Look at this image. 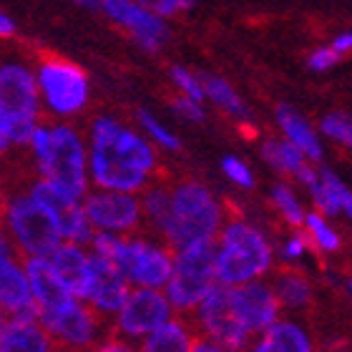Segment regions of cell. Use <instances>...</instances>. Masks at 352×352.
<instances>
[{"label": "cell", "instance_id": "1", "mask_svg": "<svg viewBox=\"0 0 352 352\" xmlns=\"http://www.w3.org/2000/svg\"><path fill=\"white\" fill-rule=\"evenodd\" d=\"M88 174L98 189L141 194L156 179L159 154L156 146L126 121L111 113H98L86 133Z\"/></svg>", "mask_w": 352, "mask_h": 352}, {"label": "cell", "instance_id": "2", "mask_svg": "<svg viewBox=\"0 0 352 352\" xmlns=\"http://www.w3.org/2000/svg\"><path fill=\"white\" fill-rule=\"evenodd\" d=\"M41 179H48L68 194L83 199L91 186L88 174V141L68 121L38 124L28 146Z\"/></svg>", "mask_w": 352, "mask_h": 352}, {"label": "cell", "instance_id": "3", "mask_svg": "<svg viewBox=\"0 0 352 352\" xmlns=\"http://www.w3.org/2000/svg\"><path fill=\"white\" fill-rule=\"evenodd\" d=\"M224 221V209L212 189L201 182L184 179L171 184V214L162 239L174 252L199 242H212L219 236Z\"/></svg>", "mask_w": 352, "mask_h": 352}, {"label": "cell", "instance_id": "4", "mask_svg": "<svg viewBox=\"0 0 352 352\" xmlns=\"http://www.w3.org/2000/svg\"><path fill=\"white\" fill-rule=\"evenodd\" d=\"M274 267V247L262 229L247 219L224 221L217 236V277L221 285L239 287L267 277Z\"/></svg>", "mask_w": 352, "mask_h": 352}, {"label": "cell", "instance_id": "5", "mask_svg": "<svg viewBox=\"0 0 352 352\" xmlns=\"http://www.w3.org/2000/svg\"><path fill=\"white\" fill-rule=\"evenodd\" d=\"M0 101L13 116V146L25 148L41 124L43 103L38 94L36 60L13 48L0 51Z\"/></svg>", "mask_w": 352, "mask_h": 352}, {"label": "cell", "instance_id": "6", "mask_svg": "<svg viewBox=\"0 0 352 352\" xmlns=\"http://www.w3.org/2000/svg\"><path fill=\"white\" fill-rule=\"evenodd\" d=\"M38 94L43 111L56 121H68L83 113L91 101V81L86 71L74 60L45 53L36 58Z\"/></svg>", "mask_w": 352, "mask_h": 352}, {"label": "cell", "instance_id": "7", "mask_svg": "<svg viewBox=\"0 0 352 352\" xmlns=\"http://www.w3.org/2000/svg\"><path fill=\"white\" fill-rule=\"evenodd\" d=\"M219 285L217 277V239L199 242L174 252V272L166 282V297L174 309L191 312Z\"/></svg>", "mask_w": 352, "mask_h": 352}, {"label": "cell", "instance_id": "8", "mask_svg": "<svg viewBox=\"0 0 352 352\" xmlns=\"http://www.w3.org/2000/svg\"><path fill=\"white\" fill-rule=\"evenodd\" d=\"M3 221L18 250L28 257H51L53 250L63 242L58 224L28 191H18L6 199Z\"/></svg>", "mask_w": 352, "mask_h": 352}, {"label": "cell", "instance_id": "9", "mask_svg": "<svg viewBox=\"0 0 352 352\" xmlns=\"http://www.w3.org/2000/svg\"><path fill=\"white\" fill-rule=\"evenodd\" d=\"M194 322L204 338L214 340L217 345L227 347L232 352H247L257 338L250 330V324L239 309L234 287L221 285V282L197 305Z\"/></svg>", "mask_w": 352, "mask_h": 352}, {"label": "cell", "instance_id": "10", "mask_svg": "<svg viewBox=\"0 0 352 352\" xmlns=\"http://www.w3.org/2000/svg\"><path fill=\"white\" fill-rule=\"evenodd\" d=\"M109 259L118 264L126 279L136 287L162 289L174 272V250L169 244H154L144 236H118Z\"/></svg>", "mask_w": 352, "mask_h": 352}, {"label": "cell", "instance_id": "11", "mask_svg": "<svg viewBox=\"0 0 352 352\" xmlns=\"http://www.w3.org/2000/svg\"><path fill=\"white\" fill-rule=\"evenodd\" d=\"M88 221L96 232H113V234H133L144 224L141 197L133 191L98 189L86 191L83 197Z\"/></svg>", "mask_w": 352, "mask_h": 352}, {"label": "cell", "instance_id": "12", "mask_svg": "<svg viewBox=\"0 0 352 352\" xmlns=\"http://www.w3.org/2000/svg\"><path fill=\"white\" fill-rule=\"evenodd\" d=\"M28 194L43 206L45 212L51 214L53 221H56L60 229V236H63L66 242L91 244L96 229L86 217L83 199L68 194L66 189H60V186H56V184L48 182V179H41V176L28 186Z\"/></svg>", "mask_w": 352, "mask_h": 352}, {"label": "cell", "instance_id": "13", "mask_svg": "<svg viewBox=\"0 0 352 352\" xmlns=\"http://www.w3.org/2000/svg\"><path fill=\"white\" fill-rule=\"evenodd\" d=\"M101 10L124 28L139 48L159 53L169 41V25L144 0H101Z\"/></svg>", "mask_w": 352, "mask_h": 352}, {"label": "cell", "instance_id": "14", "mask_svg": "<svg viewBox=\"0 0 352 352\" xmlns=\"http://www.w3.org/2000/svg\"><path fill=\"white\" fill-rule=\"evenodd\" d=\"M171 300L156 287H136L116 312V330L126 338H146L171 320Z\"/></svg>", "mask_w": 352, "mask_h": 352}, {"label": "cell", "instance_id": "15", "mask_svg": "<svg viewBox=\"0 0 352 352\" xmlns=\"http://www.w3.org/2000/svg\"><path fill=\"white\" fill-rule=\"evenodd\" d=\"M38 322L43 324L51 340L71 350H86L98 340V309L83 305V300H68L63 307H58L51 315L38 317Z\"/></svg>", "mask_w": 352, "mask_h": 352}, {"label": "cell", "instance_id": "16", "mask_svg": "<svg viewBox=\"0 0 352 352\" xmlns=\"http://www.w3.org/2000/svg\"><path fill=\"white\" fill-rule=\"evenodd\" d=\"M129 294H131V282L118 270V264L91 252V292L86 300L91 302V307L103 315H116L129 300Z\"/></svg>", "mask_w": 352, "mask_h": 352}, {"label": "cell", "instance_id": "17", "mask_svg": "<svg viewBox=\"0 0 352 352\" xmlns=\"http://www.w3.org/2000/svg\"><path fill=\"white\" fill-rule=\"evenodd\" d=\"M236 302H239V309H242L244 320L250 324V330L254 335L264 332L270 324H274L279 320V312H282V305L277 300V292L272 282H264V279H252L247 285L234 287Z\"/></svg>", "mask_w": 352, "mask_h": 352}, {"label": "cell", "instance_id": "18", "mask_svg": "<svg viewBox=\"0 0 352 352\" xmlns=\"http://www.w3.org/2000/svg\"><path fill=\"white\" fill-rule=\"evenodd\" d=\"M25 274H28L30 289H33V300L38 305V317L51 315L58 307H63L68 300H74V294L60 282L48 257L25 259Z\"/></svg>", "mask_w": 352, "mask_h": 352}, {"label": "cell", "instance_id": "19", "mask_svg": "<svg viewBox=\"0 0 352 352\" xmlns=\"http://www.w3.org/2000/svg\"><path fill=\"white\" fill-rule=\"evenodd\" d=\"M51 264L60 282L66 285V289L78 300H88L91 292V254H86L83 244L76 242H63L53 250Z\"/></svg>", "mask_w": 352, "mask_h": 352}, {"label": "cell", "instance_id": "20", "mask_svg": "<svg viewBox=\"0 0 352 352\" xmlns=\"http://www.w3.org/2000/svg\"><path fill=\"white\" fill-rule=\"evenodd\" d=\"M0 307L13 317H36L38 305L33 300L28 274L13 262V257L0 262Z\"/></svg>", "mask_w": 352, "mask_h": 352}, {"label": "cell", "instance_id": "21", "mask_svg": "<svg viewBox=\"0 0 352 352\" xmlns=\"http://www.w3.org/2000/svg\"><path fill=\"white\" fill-rule=\"evenodd\" d=\"M305 189L309 191V199H312L317 212H322L330 219L345 217V219L352 221V191L347 189V184L335 171L317 169L315 182L307 184Z\"/></svg>", "mask_w": 352, "mask_h": 352}, {"label": "cell", "instance_id": "22", "mask_svg": "<svg viewBox=\"0 0 352 352\" xmlns=\"http://www.w3.org/2000/svg\"><path fill=\"white\" fill-rule=\"evenodd\" d=\"M262 159L267 166L277 171L282 176H292L294 182H300L302 186L315 182L317 169L312 166L305 151L297 148L292 141L287 139H267L262 144Z\"/></svg>", "mask_w": 352, "mask_h": 352}, {"label": "cell", "instance_id": "23", "mask_svg": "<svg viewBox=\"0 0 352 352\" xmlns=\"http://www.w3.org/2000/svg\"><path fill=\"white\" fill-rule=\"evenodd\" d=\"M247 352H315V342L305 324L279 317L277 322L259 332Z\"/></svg>", "mask_w": 352, "mask_h": 352}, {"label": "cell", "instance_id": "24", "mask_svg": "<svg viewBox=\"0 0 352 352\" xmlns=\"http://www.w3.org/2000/svg\"><path fill=\"white\" fill-rule=\"evenodd\" d=\"M0 352H51V335L36 317H10Z\"/></svg>", "mask_w": 352, "mask_h": 352}, {"label": "cell", "instance_id": "25", "mask_svg": "<svg viewBox=\"0 0 352 352\" xmlns=\"http://www.w3.org/2000/svg\"><path fill=\"white\" fill-rule=\"evenodd\" d=\"M274 118H277V126H279V131H282V136H285L287 141H292L297 148H302L309 162H322V156H324L322 141H320L315 129L309 126L307 118L302 116V113H297L292 106H277Z\"/></svg>", "mask_w": 352, "mask_h": 352}, {"label": "cell", "instance_id": "26", "mask_svg": "<svg viewBox=\"0 0 352 352\" xmlns=\"http://www.w3.org/2000/svg\"><path fill=\"white\" fill-rule=\"evenodd\" d=\"M272 287L277 292V300L282 305V309L300 312V309H307L312 305V300H315V287H312L309 277L305 272L294 270L292 264L274 272Z\"/></svg>", "mask_w": 352, "mask_h": 352}, {"label": "cell", "instance_id": "27", "mask_svg": "<svg viewBox=\"0 0 352 352\" xmlns=\"http://www.w3.org/2000/svg\"><path fill=\"white\" fill-rule=\"evenodd\" d=\"M201 78H204L206 101L214 103L217 109L224 111L227 116L236 118V121H247L250 118V106H247V101H244L242 96L236 94V88L227 78L214 74H204Z\"/></svg>", "mask_w": 352, "mask_h": 352}, {"label": "cell", "instance_id": "28", "mask_svg": "<svg viewBox=\"0 0 352 352\" xmlns=\"http://www.w3.org/2000/svg\"><path fill=\"white\" fill-rule=\"evenodd\" d=\"M141 209H144V221L151 227V232L162 236L171 214V184L154 179L146 189L141 191Z\"/></svg>", "mask_w": 352, "mask_h": 352}, {"label": "cell", "instance_id": "29", "mask_svg": "<svg viewBox=\"0 0 352 352\" xmlns=\"http://www.w3.org/2000/svg\"><path fill=\"white\" fill-rule=\"evenodd\" d=\"M141 352H194V338L184 322L169 320L159 330L146 335Z\"/></svg>", "mask_w": 352, "mask_h": 352}, {"label": "cell", "instance_id": "30", "mask_svg": "<svg viewBox=\"0 0 352 352\" xmlns=\"http://www.w3.org/2000/svg\"><path fill=\"white\" fill-rule=\"evenodd\" d=\"M302 229H305V234L309 236L312 250L320 252V254H338V252L342 250V234L332 227L330 217H324L322 212H317V209L307 212Z\"/></svg>", "mask_w": 352, "mask_h": 352}, {"label": "cell", "instance_id": "31", "mask_svg": "<svg viewBox=\"0 0 352 352\" xmlns=\"http://www.w3.org/2000/svg\"><path fill=\"white\" fill-rule=\"evenodd\" d=\"M270 199H272V204H274V209H277V214L289 224V227L302 229L307 212H305V206H302L297 191H294L289 184H285V182L274 184L270 191Z\"/></svg>", "mask_w": 352, "mask_h": 352}, {"label": "cell", "instance_id": "32", "mask_svg": "<svg viewBox=\"0 0 352 352\" xmlns=\"http://www.w3.org/2000/svg\"><path fill=\"white\" fill-rule=\"evenodd\" d=\"M136 124H139L144 136H146L154 146L164 148V151H182V139H179L169 126L164 124L162 118L156 116V113H151L148 109L136 111Z\"/></svg>", "mask_w": 352, "mask_h": 352}, {"label": "cell", "instance_id": "33", "mask_svg": "<svg viewBox=\"0 0 352 352\" xmlns=\"http://www.w3.org/2000/svg\"><path fill=\"white\" fill-rule=\"evenodd\" d=\"M169 81H171V86H174L176 94L189 96V98H197V101H206L204 78H201L199 74H194L191 68L171 66L169 68Z\"/></svg>", "mask_w": 352, "mask_h": 352}, {"label": "cell", "instance_id": "34", "mask_svg": "<svg viewBox=\"0 0 352 352\" xmlns=\"http://www.w3.org/2000/svg\"><path fill=\"white\" fill-rule=\"evenodd\" d=\"M312 250V244H309V236L305 234V229H294L292 234H287L277 247V254L279 259L285 264H297L302 259L307 257V252Z\"/></svg>", "mask_w": 352, "mask_h": 352}, {"label": "cell", "instance_id": "35", "mask_svg": "<svg viewBox=\"0 0 352 352\" xmlns=\"http://www.w3.org/2000/svg\"><path fill=\"white\" fill-rule=\"evenodd\" d=\"M320 131L327 139L352 148V118L345 116V113H330V116H324L322 124H320Z\"/></svg>", "mask_w": 352, "mask_h": 352}, {"label": "cell", "instance_id": "36", "mask_svg": "<svg viewBox=\"0 0 352 352\" xmlns=\"http://www.w3.org/2000/svg\"><path fill=\"white\" fill-rule=\"evenodd\" d=\"M221 171L239 189H254V174L247 166V162H242L239 156H224L221 159Z\"/></svg>", "mask_w": 352, "mask_h": 352}, {"label": "cell", "instance_id": "37", "mask_svg": "<svg viewBox=\"0 0 352 352\" xmlns=\"http://www.w3.org/2000/svg\"><path fill=\"white\" fill-rule=\"evenodd\" d=\"M171 111L182 121H186V124H201L206 118L204 101H197V98H189V96H182V94H176L171 98Z\"/></svg>", "mask_w": 352, "mask_h": 352}, {"label": "cell", "instance_id": "38", "mask_svg": "<svg viewBox=\"0 0 352 352\" xmlns=\"http://www.w3.org/2000/svg\"><path fill=\"white\" fill-rule=\"evenodd\" d=\"M340 56H342V53H340L335 45H322V48H317V51L309 53L307 66H309V71H330L332 66H338Z\"/></svg>", "mask_w": 352, "mask_h": 352}, {"label": "cell", "instance_id": "39", "mask_svg": "<svg viewBox=\"0 0 352 352\" xmlns=\"http://www.w3.org/2000/svg\"><path fill=\"white\" fill-rule=\"evenodd\" d=\"M146 6L151 8L156 15H162L164 21H169L174 15L191 10V8H194V0H148Z\"/></svg>", "mask_w": 352, "mask_h": 352}, {"label": "cell", "instance_id": "40", "mask_svg": "<svg viewBox=\"0 0 352 352\" xmlns=\"http://www.w3.org/2000/svg\"><path fill=\"white\" fill-rule=\"evenodd\" d=\"M13 148V116L0 101V154H8Z\"/></svg>", "mask_w": 352, "mask_h": 352}, {"label": "cell", "instance_id": "41", "mask_svg": "<svg viewBox=\"0 0 352 352\" xmlns=\"http://www.w3.org/2000/svg\"><path fill=\"white\" fill-rule=\"evenodd\" d=\"M18 33V23L0 8V41H10Z\"/></svg>", "mask_w": 352, "mask_h": 352}, {"label": "cell", "instance_id": "42", "mask_svg": "<svg viewBox=\"0 0 352 352\" xmlns=\"http://www.w3.org/2000/svg\"><path fill=\"white\" fill-rule=\"evenodd\" d=\"M194 352H232V350L217 345V342L209 338H199V340H194Z\"/></svg>", "mask_w": 352, "mask_h": 352}, {"label": "cell", "instance_id": "43", "mask_svg": "<svg viewBox=\"0 0 352 352\" xmlns=\"http://www.w3.org/2000/svg\"><path fill=\"white\" fill-rule=\"evenodd\" d=\"M94 352H136L133 347H129L126 342H118V340H109V342H103L98 345Z\"/></svg>", "mask_w": 352, "mask_h": 352}, {"label": "cell", "instance_id": "44", "mask_svg": "<svg viewBox=\"0 0 352 352\" xmlns=\"http://www.w3.org/2000/svg\"><path fill=\"white\" fill-rule=\"evenodd\" d=\"M332 45H335V48H338L340 53L352 51V33H342V36H338Z\"/></svg>", "mask_w": 352, "mask_h": 352}, {"label": "cell", "instance_id": "45", "mask_svg": "<svg viewBox=\"0 0 352 352\" xmlns=\"http://www.w3.org/2000/svg\"><path fill=\"white\" fill-rule=\"evenodd\" d=\"M6 259H10V242L6 236V229L0 227V262H6Z\"/></svg>", "mask_w": 352, "mask_h": 352}, {"label": "cell", "instance_id": "46", "mask_svg": "<svg viewBox=\"0 0 352 352\" xmlns=\"http://www.w3.org/2000/svg\"><path fill=\"white\" fill-rule=\"evenodd\" d=\"M71 3L86 8V10H98V8H101V0H71Z\"/></svg>", "mask_w": 352, "mask_h": 352}, {"label": "cell", "instance_id": "47", "mask_svg": "<svg viewBox=\"0 0 352 352\" xmlns=\"http://www.w3.org/2000/svg\"><path fill=\"white\" fill-rule=\"evenodd\" d=\"M8 327V320H6V309L0 307V340H3V332H6Z\"/></svg>", "mask_w": 352, "mask_h": 352}, {"label": "cell", "instance_id": "48", "mask_svg": "<svg viewBox=\"0 0 352 352\" xmlns=\"http://www.w3.org/2000/svg\"><path fill=\"white\" fill-rule=\"evenodd\" d=\"M345 289L352 294V270H350V274H347V277H345Z\"/></svg>", "mask_w": 352, "mask_h": 352}, {"label": "cell", "instance_id": "49", "mask_svg": "<svg viewBox=\"0 0 352 352\" xmlns=\"http://www.w3.org/2000/svg\"><path fill=\"white\" fill-rule=\"evenodd\" d=\"M3 204H6V199L0 197V212H3Z\"/></svg>", "mask_w": 352, "mask_h": 352}, {"label": "cell", "instance_id": "50", "mask_svg": "<svg viewBox=\"0 0 352 352\" xmlns=\"http://www.w3.org/2000/svg\"><path fill=\"white\" fill-rule=\"evenodd\" d=\"M144 3H148V0H144Z\"/></svg>", "mask_w": 352, "mask_h": 352}]
</instances>
